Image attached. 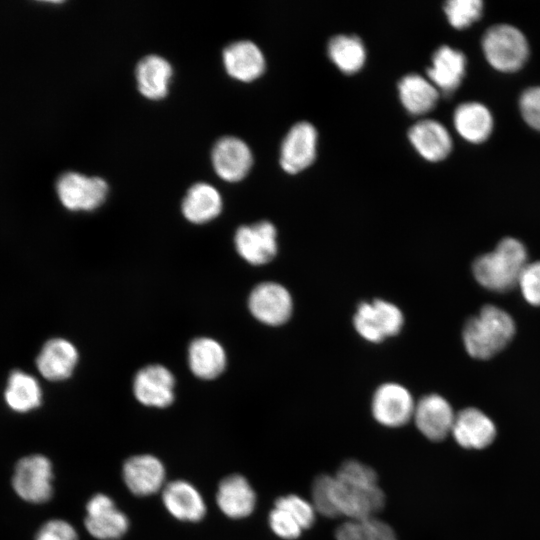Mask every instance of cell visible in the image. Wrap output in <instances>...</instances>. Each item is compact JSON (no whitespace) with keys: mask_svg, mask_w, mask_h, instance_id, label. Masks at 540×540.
<instances>
[{"mask_svg":"<svg viewBox=\"0 0 540 540\" xmlns=\"http://www.w3.org/2000/svg\"><path fill=\"white\" fill-rule=\"evenodd\" d=\"M234 240L238 254L252 265L266 264L277 254V230L269 221L239 227Z\"/></svg>","mask_w":540,"mask_h":540,"instance_id":"cell-11","label":"cell"},{"mask_svg":"<svg viewBox=\"0 0 540 540\" xmlns=\"http://www.w3.org/2000/svg\"><path fill=\"white\" fill-rule=\"evenodd\" d=\"M451 434L465 449H483L494 441L496 427L482 411L469 407L455 415Z\"/></svg>","mask_w":540,"mask_h":540,"instance_id":"cell-15","label":"cell"},{"mask_svg":"<svg viewBox=\"0 0 540 540\" xmlns=\"http://www.w3.org/2000/svg\"><path fill=\"white\" fill-rule=\"evenodd\" d=\"M361 540H397L394 530L375 517L361 520Z\"/></svg>","mask_w":540,"mask_h":540,"instance_id":"cell-36","label":"cell"},{"mask_svg":"<svg viewBox=\"0 0 540 540\" xmlns=\"http://www.w3.org/2000/svg\"><path fill=\"white\" fill-rule=\"evenodd\" d=\"M398 93L403 107L413 115H421L432 110L438 100L439 91L423 76L410 73L398 83Z\"/></svg>","mask_w":540,"mask_h":540,"instance_id":"cell-26","label":"cell"},{"mask_svg":"<svg viewBox=\"0 0 540 540\" xmlns=\"http://www.w3.org/2000/svg\"><path fill=\"white\" fill-rule=\"evenodd\" d=\"M527 264V251L517 239L504 238L496 248L479 256L472 265L477 282L494 292H506L518 284Z\"/></svg>","mask_w":540,"mask_h":540,"instance_id":"cell-1","label":"cell"},{"mask_svg":"<svg viewBox=\"0 0 540 540\" xmlns=\"http://www.w3.org/2000/svg\"><path fill=\"white\" fill-rule=\"evenodd\" d=\"M56 193L62 205L68 210L92 211L105 201L108 184L101 177H90L69 171L59 176Z\"/></svg>","mask_w":540,"mask_h":540,"instance_id":"cell-6","label":"cell"},{"mask_svg":"<svg viewBox=\"0 0 540 540\" xmlns=\"http://www.w3.org/2000/svg\"><path fill=\"white\" fill-rule=\"evenodd\" d=\"M216 502L221 512L227 517L242 519L254 511L256 494L244 476L233 474L219 483Z\"/></svg>","mask_w":540,"mask_h":540,"instance_id":"cell-18","label":"cell"},{"mask_svg":"<svg viewBox=\"0 0 540 540\" xmlns=\"http://www.w3.org/2000/svg\"><path fill=\"white\" fill-rule=\"evenodd\" d=\"M4 398L12 411L27 413L41 405L42 390L35 377L21 370H14L8 377Z\"/></svg>","mask_w":540,"mask_h":540,"instance_id":"cell-28","label":"cell"},{"mask_svg":"<svg viewBox=\"0 0 540 540\" xmlns=\"http://www.w3.org/2000/svg\"><path fill=\"white\" fill-rule=\"evenodd\" d=\"M514 333L515 323L506 311L494 305H485L466 322L463 342L470 356L488 359L500 352Z\"/></svg>","mask_w":540,"mask_h":540,"instance_id":"cell-2","label":"cell"},{"mask_svg":"<svg viewBox=\"0 0 540 540\" xmlns=\"http://www.w3.org/2000/svg\"><path fill=\"white\" fill-rule=\"evenodd\" d=\"M517 285L528 303L540 306V261L526 264Z\"/></svg>","mask_w":540,"mask_h":540,"instance_id":"cell-33","label":"cell"},{"mask_svg":"<svg viewBox=\"0 0 540 540\" xmlns=\"http://www.w3.org/2000/svg\"><path fill=\"white\" fill-rule=\"evenodd\" d=\"M223 63L227 73L240 81L257 79L265 70L261 49L250 40L231 43L223 50Z\"/></svg>","mask_w":540,"mask_h":540,"instance_id":"cell-20","label":"cell"},{"mask_svg":"<svg viewBox=\"0 0 540 540\" xmlns=\"http://www.w3.org/2000/svg\"><path fill=\"white\" fill-rule=\"evenodd\" d=\"M84 524L89 534L98 540H117L128 530L129 520L109 496L99 493L86 504Z\"/></svg>","mask_w":540,"mask_h":540,"instance_id":"cell-10","label":"cell"},{"mask_svg":"<svg viewBox=\"0 0 540 540\" xmlns=\"http://www.w3.org/2000/svg\"><path fill=\"white\" fill-rule=\"evenodd\" d=\"M122 472L125 485L137 496H149L158 492L165 480L162 462L149 454L130 457L124 463Z\"/></svg>","mask_w":540,"mask_h":540,"instance_id":"cell-16","label":"cell"},{"mask_svg":"<svg viewBox=\"0 0 540 540\" xmlns=\"http://www.w3.org/2000/svg\"><path fill=\"white\" fill-rule=\"evenodd\" d=\"M465 69V55L457 49L442 45L432 55L427 75L438 90L451 93L460 85Z\"/></svg>","mask_w":540,"mask_h":540,"instance_id":"cell-22","label":"cell"},{"mask_svg":"<svg viewBox=\"0 0 540 540\" xmlns=\"http://www.w3.org/2000/svg\"><path fill=\"white\" fill-rule=\"evenodd\" d=\"M188 358L191 371L202 379H213L219 376L226 366L223 347L214 339L207 337L192 341Z\"/></svg>","mask_w":540,"mask_h":540,"instance_id":"cell-27","label":"cell"},{"mask_svg":"<svg viewBox=\"0 0 540 540\" xmlns=\"http://www.w3.org/2000/svg\"><path fill=\"white\" fill-rule=\"evenodd\" d=\"M173 374L162 365H149L135 376L133 391L136 399L149 407L165 408L174 400Z\"/></svg>","mask_w":540,"mask_h":540,"instance_id":"cell-14","label":"cell"},{"mask_svg":"<svg viewBox=\"0 0 540 540\" xmlns=\"http://www.w3.org/2000/svg\"><path fill=\"white\" fill-rule=\"evenodd\" d=\"M274 506L287 511L303 530L311 528L315 523L317 512L313 504L301 496L288 494L278 497Z\"/></svg>","mask_w":540,"mask_h":540,"instance_id":"cell-31","label":"cell"},{"mask_svg":"<svg viewBox=\"0 0 540 540\" xmlns=\"http://www.w3.org/2000/svg\"><path fill=\"white\" fill-rule=\"evenodd\" d=\"M453 122L456 131L472 143L485 141L493 129L490 111L478 102L460 104L454 111Z\"/></svg>","mask_w":540,"mask_h":540,"instance_id":"cell-25","label":"cell"},{"mask_svg":"<svg viewBox=\"0 0 540 540\" xmlns=\"http://www.w3.org/2000/svg\"><path fill=\"white\" fill-rule=\"evenodd\" d=\"M77 361L78 352L71 342L53 338L43 345L36 358V365L47 380L61 381L71 376Z\"/></svg>","mask_w":540,"mask_h":540,"instance_id":"cell-19","label":"cell"},{"mask_svg":"<svg viewBox=\"0 0 540 540\" xmlns=\"http://www.w3.org/2000/svg\"><path fill=\"white\" fill-rule=\"evenodd\" d=\"M361 520H348L335 530L336 540H361Z\"/></svg>","mask_w":540,"mask_h":540,"instance_id":"cell-37","label":"cell"},{"mask_svg":"<svg viewBox=\"0 0 540 540\" xmlns=\"http://www.w3.org/2000/svg\"><path fill=\"white\" fill-rule=\"evenodd\" d=\"M317 139V130L310 122L294 124L281 143L279 162L282 169L296 174L310 166L316 157Z\"/></svg>","mask_w":540,"mask_h":540,"instance_id":"cell-9","label":"cell"},{"mask_svg":"<svg viewBox=\"0 0 540 540\" xmlns=\"http://www.w3.org/2000/svg\"><path fill=\"white\" fill-rule=\"evenodd\" d=\"M482 48L490 65L503 72L517 71L529 55V46L523 33L508 24L490 27L483 35Z\"/></svg>","mask_w":540,"mask_h":540,"instance_id":"cell-3","label":"cell"},{"mask_svg":"<svg viewBox=\"0 0 540 540\" xmlns=\"http://www.w3.org/2000/svg\"><path fill=\"white\" fill-rule=\"evenodd\" d=\"M248 307L258 321L270 326H279L290 319L293 300L283 285L276 282H263L251 291Z\"/></svg>","mask_w":540,"mask_h":540,"instance_id":"cell-8","label":"cell"},{"mask_svg":"<svg viewBox=\"0 0 540 540\" xmlns=\"http://www.w3.org/2000/svg\"><path fill=\"white\" fill-rule=\"evenodd\" d=\"M327 51L338 69L348 74L359 71L366 60L365 46L356 35H335L329 40Z\"/></svg>","mask_w":540,"mask_h":540,"instance_id":"cell-29","label":"cell"},{"mask_svg":"<svg viewBox=\"0 0 540 540\" xmlns=\"http://www.w3.org/2000/svg\"><path fill=\"white\" fill-rule=\"evenodd\" d=\"M519 107L528 125L540 131V86L526 89L520 96Z\"/></svg>","mask_w":540,"mask_h":540,"instance_id":"cell-34","label":"cell"},{"mask_svg":"<svg viewBox=\"0 0 540 540\" xmlns=\"http://www.w3.org/2000/svg\"><path fill=\"white\" fill-rule=\"evenodd\" d=\"M162 500L167 511L180 521L197 522L206 513L202 495L184 480L168 483L163 489Z\"/></svg>","mask_w":540,"mask_h":540,"instance_id":"cell-21","label":"cell"},{"mask_svg":"<svg viewBox=\"0 0 540 540\" xmlns=\"http://www.w3.org/2000/svg\"><path fill=\"white\" fill-rule=\"evenodd\" d=\"M408 138L415 150L428 161L445 159L452 149L451 136L444 125L433 119H424L413 124Z\"/></svg>","mask_w":540,"mask_h":540,"instance_id":"cell-17","label":"cell"},{"mask_svg":"<svg viewBox=\"0 0 540 540\" xmlns=\"http://www.w3.org/2000/svg\"><path fill=\"white\" fill-rule=\"evenodd\" d=\"M353 324L362 338L369 342L379 343L400 332L404 324V316L395 304L376 299L359 304Z\"/></svg>","mask_w":540,"mask_h":540,"instance_id":"cell-5","label":"cell"},{"mask_svg":"<svg viewBox=\"0 0 540 540\" xmlns=\"http://www.w3.org/2000/svg\"><path fill=\"white\" fill-rule=\"evenodd\" d=\"M172 74V66L165 58L155 54L147 55L138 62L135 69L138 90L148 99H162L168 93Z\"/></svg>","mask_w":540,"mask_h":540,"instance_id":"cell-23","label":"cell"},{"mask_svg":"<svg viewBox=\"0 0 540 540\" xmlns=\"http://www.w3.org/2000/svg\"><path fill=\"white\" fill-rule=\"evenodd\" d=\"M211 156L215 172L228 182L243 179L253 164V155L249 146L235 136L220 138L215 143Z\"/></svg>","mask_w":540,"mask_h":540,"instance_id":"cell-13","label":"cell"},{"mask_svg":"<svg viewBox=\"0 0 540 540\" xmlns=\"http://www.w3.org/2000/svg\"><path fill=\"white\" fill-rule=\"evenodd\" d=\"M53 467L44 455L33 454L22 457L16 463L12 476V487L24 501L41 504L53 495Z\"/></svg>","mask_w":540,"mask_h":540,"instance_id":"cell-4","label":"cell"},{"mask_svg":"<svg viewBox=\"0 0 540 540\" xmlns=\"http://www.w3.org/2000/svg\"><path fill=\"white\" fill-rule=\"evenodd\" d=\"M35 540H78V535L67 521L51 519L39 528Z\"/></svg>","mask_w":540,"mask_h":540,"instance_id":"cell-35","label":"cell"},{"mask_svg":"<svg viewBox=\"0 0 540 540\" xmlns=\"http://www.w3.org/2000/svg\"><path fill=\"white\" fill-rule=\"evenodd\" d=\"M222 210V198L218 190L204 182L195 183L187 191L182 202L184 217L195 224H202L217 217Z\"/></svg>","mask_w":540,"mask_h":540,"instance_id":"cell-24","label":"cell"},{"mask_svg":"<svg viewBox=\"0 0 540 540\" xmlns=\"http://www.w3.org/2000/svg\"><path fill=\"white\" fill-rule=\"evenodd\" d=\"M444 11L453 27L463 29L481 17L483 2L480 0H450L445 3Z\"/></svg>","mask_w":540,"mask_h":540,"instance_id":"cell-30","label":"cell"},{"mask_svg":"<svg viewBox=\"0 0 540 540\" xmlns=\"http://www.w3.org/2000/svg\"><path fill=\"white\" fill-rule=\"evenodd\" d=\"M455 415L444 397L428 394L416 402L412 419L425 438L441 441L451 434Z\"/></svg>","mask_w":540,"mask_h":540,"instance_id":"cell-12","label":"cell"},{"mask_svg":"<svg viewBox=\"0 0 540 540\" xmlns=\"http://www.w3.org/2000/svg\"><path fill=\"white\" fill-rule=\"evenodd\" d=\"M415 404L407 388L398 383L388 382L375 390L371 411L379 424L388 428H398L413 418Z\"/></svg>","mask_w":540,"mask_h":540,"instance_id":"cell-7","label":"cell"},{"mask_svg":"<svg viewBox=\"0 0 540 540\" xmlns=\"http://www.w3.org/2000/svg\"><path fill=\"white\" fill-rule=\"evenodd\" d=\"M268 522L273 533L284 540H295L303 531L300 524L287 511L275 506L269 513Z\"/></svg>","mask_w":540,"mask_h":540,"instance_id":"cell-32","label":"cell"}]
</instances>
